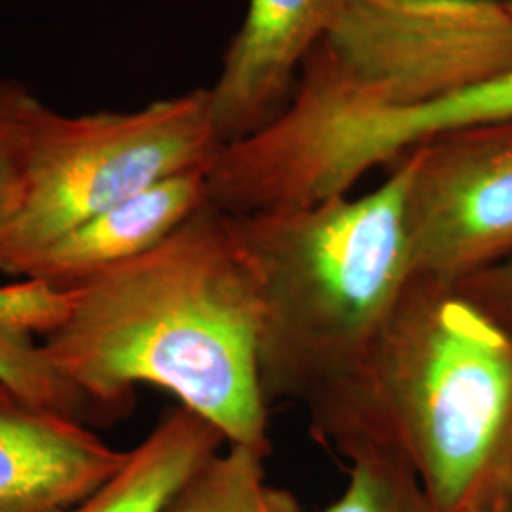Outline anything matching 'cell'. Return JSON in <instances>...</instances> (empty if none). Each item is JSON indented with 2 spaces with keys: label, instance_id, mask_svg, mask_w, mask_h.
<instances>
[{
  "label": "cell",
  "instance_id": "cell-1",
  "mask_svg": "<svg viewBox=\"0 0 512 512\" xmlns=\"http://www.w3.org/2000/svg\"><path fill=\"white\" fill-rule=\"evenodd\" d=\"M69 289L71 317L42 349L97 414L126 412L135 387L152 385L228 444L270 446L258 287L226 213L207 202L147 253Z\"/></svg>",
  "mask_w": 512,
  "mask_h": 512
},
{
  "label": "cell",
  "instance_id": "cell-2",
  "mask_svg": "<svg viewBox=\"0 0 512 512\" xmlns=\"http://www.w3.org/2000/svg\"><path fill=\"white\" fill-rule=\"evenodd\" d=\"M308 416L344 458L404 461L435 512L512 505V334L456 285L412 275L363 370Z\"/></svg>",
  "mask_w": 512,
  "mask_h": 512
},
{
  "label": "cell",
  "instance_id": "cell-3",
  "mask_svg": "<svg viewBox=\"0 0 512 512\" xmlns=\"http://www.w3.org/2000/svg\"><path fill=\"white\" fill-rule=\"evenodd\" d=\"M401 160L363 196L228 215L256 277L266 406L308 414L363 370L412 277Z\"/></svg>",
  "mask_w": 512,
  "mask_h": 512
},
{
  "label": "cell",
  "instance_id": "cell-4",
  "mask_svg": "<svg viewBox=\"0 0 512 512\" xmlns=\"http://www.w3.org/2000/svg\"><path fill=\"white\" fill-rule=\"evenodd\" d=\"M509 73L512 0H330L293 99L272 126L412 109Z\"/></svg>",
  "mask_w": 512,
  "mask_h": 512
},
{
  "label": "cell",
  "instance_id": "cell-5",
  "mask_svg": "<svg viewBox=\"0 0 512 512\" xmlns=\"http://www.w3.org/2000/svg\"><path fill=\"white\" fill-rule=\"evenodd\" d=\"M220 145L207 88L129 112L38 114L25 196L0 239V272L19 275L29 258L74 226L190 169H205Z\"/></svg>",
  "mask_w": 512,
  "mask_h": 512
},
{
  "label": "cell",
  "instance_id": "cell-6",
  "mask_svg": "<svg viewBox=\"0 0 512 512\" xmlns=\"http://www.w3.org/2000/svg\"><path fill=\"white\" fill-rule=\"evenodd\" d=\"M403 160L412 275L458 285L512 255V116L439 135Z\"/></svg>",
  "mask_w": 512,
  "mask_h": 512
},
{
  "label": "cell",
  "instance_id": "cell-7",
  "mask_svg": "<svg viewBox=\"0 0 512 512\" xmlns=\"http://www.w3.org/2000/svg\"><path fill=\"white\" fill-rule=\"evenodd\" d=\"M330 0H247L209 93L220 147L272 126L293 99L300 71L325 29Z\"/></svg>",
  "mask_w": 512,
  "mask_h": 512
},
{
  "label": "cell",
  "instance_id": "cell-8",
  "mask_svg": "<svg viewBox=\"0 0 512 512\" xmlns=\"http://www.w3.org/2000/svg\"><path fill=\"white\" fill-rule=\"evenodd\" d=\"M128 458L78 416L0 384V512H52L93 494Z\"/></svg>",
  "mask_w": 512,
  "mask_h": 512
},
{
  "label": "cell",
  "instance_id": "cell-9",
  "mask_svg": "<svg viewBox=\"0 0 512 512\" xmlns=\"http://www.w3.org/2000/svg\"><path fill=\"white\" fill-rule=\"evenodd\" d=\"M205 169L173 175L74 226L29 258L18 277H40L74 287L147 253L209 202Z\"/></svg>",
  "mask_w": 512,
  "mask_h": 512
},
{
  "label": "cell",
  "instance_id": "cell-10",
  "mask_svg": "<svg viewBox=\"0 0 512 512\" xmlns=\"http://www.w3.org/2000/svg\"><path fill=\"white\" fill-rule=\"evenodd\" d=\"M228 444L219 429L186 406L167 412L122 467L73 507L52 512H164L203 463Z\"/></svg>",
  "mask_w": 512,
  "mask_h": 512
},
{
  "label": "cell",
  "instance_id": "cell-11",
  "mask_svg": "<svg viewBox=\"0 0 512 512\" xmlns=\"http://www.w3.org/2000/svg\"><path fill=\"white\" fill-rule=\"evenodd\" d=\"M272 446L228 444L207 459L164 512H300L266 475Z\"/></svg>",
  "mask_w": 512,
  "mask_h": 512
},
{
  "label": "cell",
  "instance_id": "cell-12",
  "mask_svg": "<svg viewBox=\"0 0 512 512\" xmlns=\"http://www.w3.org/2000/svg\"><path fill=\"white\" fill-rule=\"evenodd\" d=\"M346 459V490L321 512H435L420 480L401 459L380 450H359Z\"/></svg>",
  "mask_w": 512,
  "mask_h": 512
},
{
  "label": "cell",
  "instance_id": "cell-13",
  "mask_svg": "<svg viewBox=\"0 0 512 512\" xmlns=\"http://www.w3.org/2000/svg\"><path fill=\"white\" fill-rule=\"evenodd\" d=\"M42 107L25 86L0 78V239L23 203L33 131Z\"/></svg>",
  "mask_w": 512,
  "mask_h": 512
},
{
  "label": "cell",
  "instance_id": "cell-14",
  "mask_svg": "<svg viewBox=\"0 0 512 512\" xmlns=\"http://www.w3.org/2000/svg\"><path fill=\"white\" fill-rule=\"evenodd\" d=\"M0 384L16 389L29 401L82 420L95 412L86 397L55 370L37 340L0 332Z\"/></svg>",
  "mask_w": 512,
  "mask_h": 512
},
{
  "label": "cell",
  "instance_id": "cell-15",
  "mask_svg": "<svg viewBox=\"0 0 512 512\" xmlns=\"http://www.w3.org/2000/svg\"><path fill=\"white\" fill-rule=\"evenodd\" d=\"M73 304V289L40 277H19L0 285V332L46 340L67 323Z\"/></svg>",
  "mask_w": 512,
  "mask_h": 512
},
{
  "label": "cell",
  "instance_id": "cell-16",
  "mask_svg": "<svg viewBox=\"0 0 512 512\" xmlns=\"http://www.w3.org/2000/svg\"><path fill=\"white\" fill-rule=\"evenodd\" d=\"M456 287L512 334V255Z\"/></svg>",
  "mask_w": 512,
  "mask_h": 512
}]
</instances>
